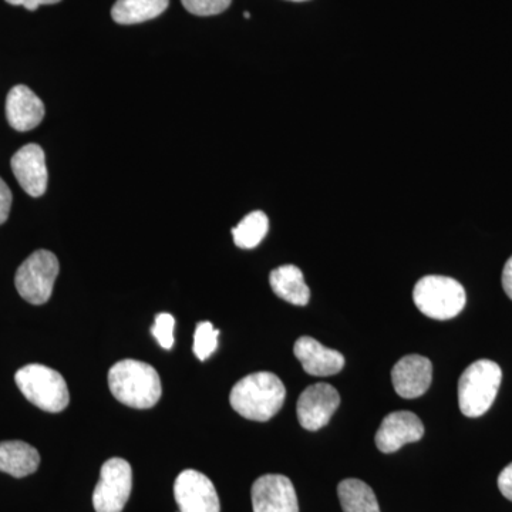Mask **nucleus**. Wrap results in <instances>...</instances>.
<instances>
[{"label":"nucleus","instance_id":"1","mask_svg":"<svg viewBox=\"0 0 512 512\" xmlns=\"http://www.w3.org/2000/svg\"><path fill=\"white\" fill-rule=\"evenodd\" d=\"M285 384L274 373L258 372L245 376L232 387L229 403L248 420L268 421L284 406Z\"/></svg>","mask_w":512,"mask_h":512},{"label":"nucleus","instance_id":"2","mask_svg":"<svg viewBox=\"0 0 512 512\" xmlns=\"http://www.w3.org/2000/svg\"><path fill=\"white\" fill-rule=\"evenodd\" d=\"M109 386L120 403L133 409H151L163 393L157 370L133 359L121 360L111 367Z\"/></svg>","mask_w":512,"mask_h":512},{"label":"nucleus","instance_id":"3","mask_svg":"<svg viewBox=\"0 0 512 512\" xmlns=\"http://www.w3.org/2000/svg\"><path fill=\"white\" fill-rule=\"evenodd\" d=\"M503 372L493 360L471 363L458 380V406L470 419L483 416L493 406L500 390Z\"/></svg>","mask_w":512,"mask_h":512},{"label":"nucleus","instance_id":"4","mask_svg":"<svg viewBox=\"0 0 512 512\" xmlns=\"http://www.w3.org/2000/svg\"><path fill=\"white\" fill-rule=\"evenodd\" d=\"M417 309L427 318L448 320L456 318L466 306L467 295L463 285L448 276H424L413 291Z\"/></svg>","mask_w":512,"mask_h":512},{"label":"nucleus","instance_id":"5","mask_svg":"<svg viewBox=\"0 0 512 512\" xmlns=\"http://www.w3.org/2000/svg\"><path fill=\"white\" fill-rule=\"evenodd\" d=\"M15 382L23 396L40 410L60 413L69 406V387L55 369L36 363L28 365L16 372Z\"/></svg>","mask_w":512,"mask_h":512},{"label":"nucleus","instance_id":"6","mask_svg":"<svg viewBox=\"0 0 512 512\" xmlns=\"http://www.w3.org/2000/svg\"><path fill=\"white\" fill-rule=\"evenodd\" d=\"M59 271V259L53 252L46 249L33 252L16 272L15 285L19 295L32 305H43L52 296Z\"/></svg>","mask_w":512,"mask_h":512},{"label":"nucleus","instance_id":"7","mask_svg":"<svg viewBox=\"0 0 512 512\" xmlns=\"http://www.w3.org/2000/svg\"><path fill=\"white\" fill-rule=\"evenodd\" d=\"M133 490V470L124 458L114 457L103 464L100 480L94 488L96 512H121Z\"/></svg>","mask_w":512,"mask_h":512},{"label":"nucleus","instance_id":"8","mask_svg":"<svg viewBox=\"0 0 512 512\" xmlns=\"http://www.w3.org/2000/svg\"><path fill=\"white\" fill-rule=\"evenodd\" d=\"M340 404V396L335 387L328 383H316L306 387L298 404L296 414L303 429L318 431L328 426Z\"/></svg>","mask_w":512,"mask_h":512},{"label":"nucleus","instance_id":"9","mask_svg":"<svg viewBox=\"0 0 512 512\" xmlns=\"http://www.w3.org/2000/svg\"><path fill=\"white\" fill-rule=\"evenodd\" d=\"M180 512H220V498L214 484L197 470H184L174 484Z\"/></svg>","mask_w":512,"mask_h":512},{"label":"nucleus","instance_id":"10","mask_svg":"<svg viewBox=\"0 0 512 512\" xmlns=\"http://www.w3.org/2000/svg\"><path fill=\"white\" fill-rule=\"evenodd\" d=\"M254 512H299L298 495L288 477L266 474L252 485Z\"/></svg>","mask_w":512,"mask_h":512},{"label":"nucleus","instance_id":"11","mask_svg":"<svg viewBox=\"0 0 512 512\" xmlns=\"http://www.w3.org/2000/svg\"><path fill=\"white\" fill-rule=\"evenodd\" d=\"M423 421L412 412H394L384 417L375 436L377 448L392 454L409 443L423 439Z\"/></svg>","mask_w":512,"mask_h":512},{"label":"nucleus","instance_id":"12","mask_svg":"<svg viewBox=\"0 0 512 512\" xmlns=\"http://www.w3.org/2000/svg\"><path fill=\"white\" fill-rule=\"evenodd\" d=\"M431 380H433V365L424 356H404L392 370L394 390L403 399H417L423 396L429 390Z\"/></svg>","mask_w":512,"mask_h":512},{"label":"nucleus","instance_id":"13","mask_svg":"<svg viewBox=\"0 0 512 512\" xmlns=\"http://www.w3.org/2000/svg\"><path fill=\"white\" fill-rule=\"evenodd\" d=\"M13 174L19 181L20 187L28 192L30 197H42L47 190V175L45 151L37 144H28L20 148L10 161Z\"/></svg>","mask_w":512,"mask_h":512},{"label":"nucleus","instance_id":"14","mask_svg":"<svg viewBox=\"0 0 512 512\" xmlns=\"http://www.w3.org/2000/svg\"><path fill=\"white\" fill-rule=\"evenodd\" d=\"M293 353L308 375L328 377L345 367V357L338 350L325 348L311 336H302L295 342Z\"/></svg>","mask_w":512,"mask_h":512},{"label":"nucleus","instance_id":"15","mask_svg":"<svg viewBox=\"0 0 512 512\" xmlns=\"http://www.w3.org/2000/svg\"><path fill=\"white\" fill-rule=\"evenodd\" d=\"M6 119L15 130H33L45 119V104L28 86L13 87L6 97Z\"/></svg>","mask_w":512,"mask_h":512},{"label":"nucleus","instance_id":"16","mask_svg":"<svg viewBox=\"0 0 512 512\" xmlns=\"http://www.w3.org/2000/svg\"><path fill=\"white\" fill-rule=\"evenodd\" d=\"M40 454L25 441H2L0 443V471L15 478L28 477L36 473Z\"/></svg>","mask_w":512,"mask_h":512},{"label":"nucleus","instance_id":"17","mask_svg":"<svg viewBox=\"0 0 512 512\" xmlns=\"http://www.w3.org/2000/svg\"><path fill=\"white\" fill-rule=\"evenodd\" d=\"M269 284L278 298L292 305L305 306L311 299V291L298 266L284 265L274 269L269 276Z\"/></svg>","mask_w":512,"mask_h":512},{"label":"nucleus","instance_id":"18","mask_svg":"<svg viewBox=\"0 0 512 512\" xmlns=\"http://www.w3.org/2000/svg\"><path fill=\"white\" fill-rule=\"evenodd\" d=\"M170 5V0H117L111 18L119 25H137L156 19Z\"/></svg>","mask_w":512,"mask_h":512},{"label":"nucleus","instance_id":"19","mask_svg":"<svg viewBox=\"0 0 512 512\" xmlns=\"http://www.w3.org/2000/svg\"><path fill=\"white\" fill-rule=\"evenodd\" d=\"M343 512H382L370 485L357 478H346L338 485Z\"/></svg>","mask_w":512,"mask_h":512},{"label":"nucleus","instance_id":"20","mask_svg":"<svg viewBox=\"0 0 512 512\" xmlns=\"http://www.w3.org/2000/svg\"><path fill=\"white\" fill-rule=\"evenodd\" d=\"M268 231V217L262 211H254L232 228V237L238 248L254 249L264 241Z\"/></svg>","mask_w":512,"mask_h":512},{"label":"nucleus","instance_id":"21","mask_svg":"<svg viewBox=\"0 0 512 512\" xmlns=\"http://www.w3.org/2000/svg\"><path fill=\"white\" fill-rule=\"evenodd\" d=\"M220 330L215 329L211 322H200L195 328L194 353L198 360L205 362L218 348Z\"/></svg>","mask_w":512,"mask_h":512},{"label":"nucleus","instance_id":"22","mask_svg":"<svg viewBox=\"0 0 512 512\" xmlns=\"http://www.w3.org/2000/svg\"><path fill=\"white\" fill-rule=\"evenodd\" d=\"M174 326L175 319L170 313H160L156 316V323L151 328L154 338L160 343L161 348L165 350L173 349L174 346Z\"/></svg>","mask_w":512,"mask_h":512},{"label":"nucleus","instance_id":"23","mask_svg":"<svg viewBox=\"0 0 512 512\" xmlns=\"http://www.w3.org/2000/svg\"><path fill=\"white\" fill-rule=\"evenodd\" d=\"M184 8L195 16H214L225 12L232 0H181Z\"/></svg>","mask_w":512,"mask_h":512},{"label":"nucleus","instance_id":"24","mask_svg":"<svg viewBox=\"0 0 512 512\" xmlns=\"http://www.w3.org/2000/svg\"><path fill=\"white\" fill-rule=\"evenodd\" d=\"M10 207H12V192L5 181L0 178V225L8 220Z\"/></svg>","mask_w":512,"mask_h":512},{"label":"nucleus","instance_id":"25","mask_svg":"<svg viewBox=\"0 0 512 512\" xmlns=\"http://www.w3.org/2000/svg\"><path fill=\"white\" fill-rule=\"evenodd\" d=\"M498 488L507 500L512 501V463L501 471L498 476Z\"/></svg>","mask_w":512,"mask_h":512},{"label":"nucleus","instance_id":"26","mask_svg":"<svg viewBox=\"0 0 512 512\" xmlns=\"http://www.w3.org/2000/svg\"><path fill=\"white\" fill-rule=\"evenodd\" d=\"M6 2L13 6H23V8L28 10H36L42 5H55L60 0H6Z\"/></svg>","mask_w":512,"mask_h":512},{"label":"nucleus","instance_id":"27","mask_svg":"<svg viewBox=\"0 0 512 512\" xmlns=\"http://www.w3.org/2000/svg\"><path fill=\"white\" fill-rule=\"evenodd\" d=\"M503 288L508 298L512 301V256L508 259L503 269Z\"/></svg>","mask_w":512,"mask_h":512},{"label":"nucleus","instance_id":"28","mask_svg":"<svg viewBox=\"0 0 512 512\" xmlns=\"http://www.w3.org/2000/svg\"><path fill=\"white\" fill-rule=\"evenodd\" d=\"M244 16H245V18H247V19H248V18H251V15H249V13H248V12H245V13H244Z\"/></svg>","mask_w":512,"mask_h":512},{"label":"nucleus","instance_id":"29","mask_svg":"<svg viewBox=\"0 0 512 512\" xmlns=\"http://www.w3.org/2000/svg\"><path fill=\"white\" fill-rule=\"evenodd\" d=\"M291 2H306V0H291Z\"/></svg>","mask_w":512,"mask_h":512}]
</instances>
